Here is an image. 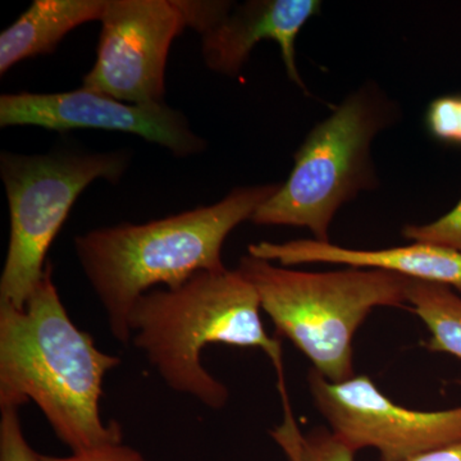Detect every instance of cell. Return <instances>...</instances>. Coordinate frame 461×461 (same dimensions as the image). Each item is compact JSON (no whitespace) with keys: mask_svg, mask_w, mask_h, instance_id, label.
I'll return each instance as SVG.
<instances>
[{"mask_svg":"<svg viewBox=\"0 0 461 461\" xmlns=\"http://www.w3.org/2000/svg\"><path fill=\"white\" fill-rule=\"evenodd\" d=\"M18 411L16 406H0V461H39L41 454L23 435Z\"/></svg>","mask_w":461,"mask_h":461,"instance_id":"cell-17","label":"cell"},{"mask_svg":"<svg viewBox=\"0 0 461 461\" xmlns=\"http://www.w3.org/2000/svg\"><path fill=\"white\" fill-rule=\"evenodd\" d=\"M85 89L130 104L165 103L167 58L185 27L176 0H107Z\"/></svg>","mask_w":461,"mask_h":461,"instance_id":"cell-8","label":"cell"},{"mask_svg":"<svg viewBox=\"0 0 461 461\" xmlns=\"http://www.w3.org/2000/svg\"><path fill=\"white\" fill-rule=\"evenodd\" d=\"M426 124L437 140L461 145V95L433 100L427 111Z\"/></svg>","mask_w":461,"mask_h":461,"instance_id":"cell-16","label":"cell"},{"mask_svg":"<svg viewBox=\"0 0 461 461\" xmlns=\"http://www.w3.org/2000/svg\"><path fill=\"white\" fill-rule=\"evenodd\" d=\"M0 126L133 133L177 158L196 156L206 148V141L193 131L185 114L165 103L130 104L85 87L56 94H5L0 96Z\"/></svg>","mask_w":461,"mask_h":461,"instance_id":"cell-9","label":"cell"},{"mask_svg":"<svg viewBox=\"0 0 461 461\" xmlns=\"http://www.w3.org/2000/svg\"><path fill=\"white\" fill-rule=\"evenodd\" d=\"M399 112L396 102L375 84L353 91L308 133L286 182L250 222L306 227L314 240L330 241V226L341 206L363 191L377 189L372 142L396 122Z\"/></svg>","mask_w":461,"mask_h":461,"instance_id":"cell-5","label":"cell"},{"mask_svg":"<svg viewBox=\"0 0 461 461\" xmlns=\"http://www.w3.org/2000/svg\"><path fill=\"white\" fill-rule=\"evenodd\" d=\"M107 0H35L0 35V74L17 63L56 50L67 33L100 21Z\"/></svg>","mask_w":461,"mask_h":461,"instance_id":"cell-12","label":"cell"},{"mask_svg":"<svg viewBox=\"0 0 461 461\" xmlns=\"http://www.w3.org/2000/svg\"><path fill=\"white\" fill-rule=\"evenodd\" d=\"M129 162L126 150L0 154V175L11 218L7 257L0 277V304L25 306L44 276L48 251L76 200L93 182L117 184Z\"/></svg>","mask_w":461,"mask_h":461,"instance_id":"cell-6","label":"cell"},{"mask_svg":"<svg viewBox=\"0 0 461 461\" xmlns=\"http://www.w3.org/2000/svg\"><path fill=\"white\" fill-rule=\"evenodd\" d=\"M402 238L412 242L438 245L461 253V200L453 211L427 224H408L402 230Z\"/></svg>","mask_w":461,"mask_h":461,"instance_id":"cell-15","label":"cell"},{"mask_svg":"<svg viewBox=\"0 0 461 461\" xmlns=\"http://www.w3.org/2000/svg\"><path fill=\"white\" fill-rule=\"evenodd\" d=\"M284 409L280 424L269 430V436L280 447L287 461H355L354 450L329 429L303 432L297 423L286 390V381L278 382Z\"/></svg>","mask_w":461,"mask_h":461,"instance_id":"cell-14","label":"cell"},{"mask_svg":"<svg viewBox=\"0 0 461 461\" xmlns=\"http://www.w3.org/2000/svg\"><path fill=\"white\" fill-rule=\"evenodd\" d=\"M238 271L259 296L260 306L287 339L330 382L354 377V338L377 308L408 302L411 278L379 269L303 272L247 256Z\"/></svg>","mask_w":461,"mask_h":461,"instance_id":"cell-4","label":"cell"},{"mask_svg":"<svg viewBox=\"0 0 461 461\" xmlns=\"http://www.w3.org/2000/svg\"><path fill=\"white\" fill-rule=\"evenodd\" d=\"M429 332L427 348L461 359V296L445 285L411 280L408 302Z\"/></svg>","mask_w":461,"mask_h":461,"instance_id":"cell-13","label":"cell"},{"mask_svg":"<svg viewBox=\"0 0 461 461\" xmlns=\"http://www.w3.org/2000/svg\"><path fill=\"white\" fill-rule=\"evenodd\" d=\"M405 461H461V439Z\"/></svg>","mask_w":461,"mask_h":461,"instance_id":"cell-19","label":"cell"},{"mask_svg":"<svg viewBox=\"0 0 461 461\" xmlns=\"http://www.w3.org/2000/svg\"><path fill=\"white\" fill-rule=\"evenodd\" d=\"M39 461H148L140 451L122 441L105 442L85 450L76 451L69 456L39 455Z\"/></svg>","mask_w":461,"mask_h":461,"instance_id":"cell-18","label":"cell"},{"mask_svg":"<svg viewBox=\"0 0 461 461\" xmlns=\"http://www.w3.org/2000/svg\"><path fill=\"white\" fill-rule=\"evenodd\" d=\"M256 288L238 271L202 272L177 288H158L136 302L130 329L167 386L220 411L230 399L226 384L204 368L211 345L258 348L285 378L280 339L267 332Z\"/></svg>","mask_w":461,"mask_h":461,"instance_id":"cell-3","label":"cell"},{"mask_svg":"<svg viewBox=\"0 0 461 461\" xmlns=\"http://www.w3.org/2000/svg\"><path fill=\"white\" fill-rule=\"evenodd\" d=\"M249 256L278 262L282 267L299 264H344L350 268L379 269L414 281L445 285L461 294V253L438 245L412 242L408 247L357 250L318 240L286 242L260 241L249 245Z\"/></svg>","mask_w":461,"mask_h":461,"instance_id":"cell-11","label":"cell"},{"mask_svg":"<svg viewBox=\"0 0 461 461\" xmlns=\"http://www.w3.org/2000/svg\"><path fill=\"white\" fill-rule=\"evenodd\" d=\"M120 366L71 320L50 263L23 308L0 304V406L35 402L72 453L122 441L100 414L103 382Z\"/></svg>","mask_w":461,"mask_h":461,"instance_id":"cell-1","label":"cell"},{"mask_svg":"<svg viewBox=\"0 0 461 461\" xmlns=\"http://www.w3.org/2000/svg\"><path fill=\"white\" fill-rule=\"evenodd\" d=\"M280 186L238 187L212 205L76 236V257L104 309L112 336L123 345L131 341L133 306L154 286L177 288L198 273L226 271L224 241Z\"/></svg>","mask_w":461,"mask_h":461,"instance_id":"cell-2","label":"cell"},{"mask_svg":"<svg viewBox=\"0 0 461 461\" xmlns=\"http://www.w3.org/2000/svg\"><path fill=\"white\" fill-rule=\"evenodd\" d=\"M186 27L202 36L206 66L233 77L241 72L258 42L273 41L280 47L288 78L305 93L296 63V39L312 17L320 14L318 0H250L236 5L213 0H176Z\"/></svg>","mask_w":461,"mask_h":461,"instance_id":"cell-10","label":"cell"},{"mask_svg":"<svg viewBox=\"0 0 461 461\" xmlns=\"http://www.w3.org/2000/svg\"><path fill=\"white\" fill-rule=\"evenodd\" d=\"M308 387L330 429L355 453L373 448L381 461H405L461 439V406L438 411L405 408L366 375L330 382L312 368Z\"/></svg>","mask_w":461,"mask_h":461,"instance_id":"cell-7","label":"cell"}]
</instances>
